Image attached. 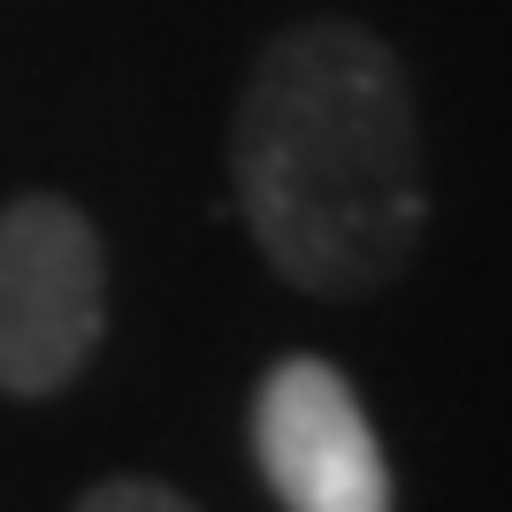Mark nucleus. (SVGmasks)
<instances>
[{"mask_svg":"<svg viewBox=\"0 0 512 512\" xmlns=\"http://www.w3.org/2000/svg\"><path fill=\"white\" fill-rule=\"evenodd\" d=\"M230 184L253 245L306 299H375L428 237V146L406 62L352 16L260 46L230 115Z\"/></svg>","mask_w":512,"mask_h":512,"instance_id":"nucleus-1","label":"nucleus"},{"mask_svg":"<svg viewBox=\"0 0 512 512\" xmlns=\"http://www.w3.org/2000/svg\"><path fill=\"white\" fill-rule=\"evenodd\" d=\"M107 329V245L62 192L0 207V390L54 398L92 367Z\"/></svg>","mask_w":512,"mask_h":512,"instance_id":"nucleus-2","label":"nucleus"},{"mask_svg":"<svg viewBox=\"0 0 512 512\" xmlns=\"http://www.w3.org/2000/svg\"><path fill=\"white\" fill-rule=\"evenodd\" d=\"M253 459L268 474V490L283 497V512H390L398 505L383 436L367 421L352 375L314 360V352H291L260 375Z\"/></svg>","mask_w":512,"mask_h":512,"instance_id":"nucleus-3","label":"nucleus"},{"mask_svg":"<svg viewBox=\"0 0 512 512\" xmlns=\"http://www.w3.org/2000/svg\"><path fill=\"white\" fill-rule=\"evenodd\" d=\"M77 512H199L176 482H153V474H107L77 497Z\"/></svg>","mask_w":512,"mask_h":512,"instance_id":"nucleus-4","label":"nucleus"}]
</instances>
